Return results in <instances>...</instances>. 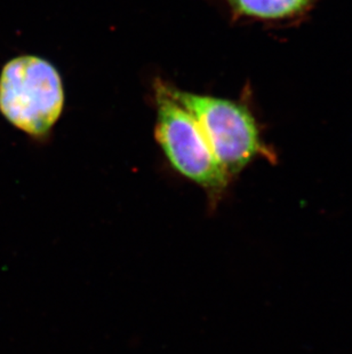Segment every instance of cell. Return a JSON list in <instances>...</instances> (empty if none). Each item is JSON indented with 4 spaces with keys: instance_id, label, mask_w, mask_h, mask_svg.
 <instances>
[{
    "instance_id": "3",
    "label": "cell",
    "mask_w": 352,
    "mask_h": 354,
    "mask_svg": "<svg viewBox=\"0 0 352 354\" xmlns=\"http://www.w3.org/2000/svg\"><path fill=\"white\" fill-rule=\"evenodd\" d=\"M170 95L193 115L228 177H235L266 153L252 115L233 101L168 86Z\"/></svg>"
},
{
    "instance_id": "4",
    "label": "cell",
    "mask_w": 352,
    "mask_h": 354,
    "mask_svg": "<svg viewBox=\"0 0 352 354\" xmlns=\"http://www.w3.org/2000/svg\"><path fill=\"white\" fill-rule=\"evenodd\" d=\"M237 14L260 19L292 17L309 6L313 0H226Z\"/></svg>"
},
{
    "instance_id": "1",
    "label": "cell",
    "mask_w": 352,
    "mask_h": 354,
    "mask_svg": "<svg viewBox=\"0 0 352 354\" xmlns=\"http://www.w3.org/2000/svg\"><path fill=\"white\" fill-rule=\"evenodd\" d=\"M62 80L53 64L21 55L0 74V113L13 127L39 138L46 136L63 111Z\"/></svg>"
},
{
    "instance_id": "2",
    "label": "cell",
    "mask_w": 352,
    "mask_h": 354,
    "mask_svg": "<svg viewBox=\"0 0 352 354\" xmlns=\"http://www.w3.org/2000/svg\"><path fill=\"white\" fill-rule=\"evenodd\" d=\"M156 139L176 172L217 200L230 178L216 160L193 115L170 95L166 84L156 83Z\"/></svg>"
}]
</instances>
